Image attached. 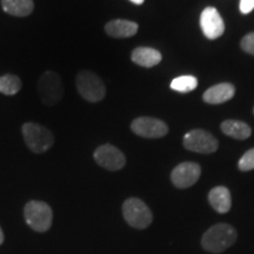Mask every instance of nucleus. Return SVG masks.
<instances>
[{
    "label": "nucleus",
    "mask_w": 254,
    "mask_h": 254,
    "mask_svg": "<svg viewBox=\"0 0 254 254\" xmlns=\"http://www.w3.org/2000/svg\"><path fill=\"white\" fill-rule=\"evenodd\" d=\"M200 174H201V168L198 164L186 161L174 168L171 173V180L178 189H189L198 182Z\"/></svg>",
    "instance_id": "10"
},
{
    "label": "nucleus",
    "mask_w": 254,
    "mask_h": 254,
    "mask_svg": "<svg viewBox=\"0 0 254 254\" xmlns=\"http://www.w3.org/2000/svg\"><path fill=\"white\" fill-rule=\"evenodd\" d=\"M237 240V232L228 224H217L205 232L201 245L211 253H221Z\"/></svg>",
    "instance_id": "1"
},
{
    "label": "nucleus",
    "mask_w": 254,
    "mask_h": 254,
    "mask_svg": "<svg viewBox=\"0 0 254 254\" xmlns=\"http://www.w3.org/2000/svg\"><path fill=\"white\" fill-rule=\"evenodd\" d=\"M25 144L34 153H44L55 144V136L46 127L36 123H26L23 126Z\"/></svg>",
    "instance_id": "3"
},
{
    "label": "nucleus",
    "mask_w": 254,
    "mask_h": 254,
    "mask_svg": "<svg viewBox=\"0 0 254 254\" xmlns=\"http://www.w3.org/2000/svg\"><path fill=\"white\" fill-rule=\"evenodd\" d=\"M37 91L41 103L47 106H56L64 97L62 78L57 72L45 71L38 80Z\"/></svg>",
    "instance_id": "2"
},
{
    "label": "nucleus",
    "mask_w": 254,
    "mask_h": 254,
    "mask_svg": "<svg viewBox=\"0 0 254 254\" xmlns=\"http://www.w3.org/2000/svg\"><path fill=\"white\" fill-rule=\"evenodd\" d=\"M240 12L243 14H249L254 9V0H240Z\"/></svg>",
    "instance_id": "22"
},
{
    "label": "nucleus",
    "mask_w": 254,
    "mask_h": 254,
    "mask_svg": "<svg viewBox=\"0 0 254 254\" xmlns=\"http://www.w3.org/2000/svg\"><path fill=\"white\" fill-rule=\"evenodd\" d=\"M131 128L136 135L152 139L161 138L168 133V127L163 120L151 117H140L134 119Z\"/></svg>",
    "instance_id": "9"
},
{
    "label": "nucleus",
    "mask_w": 254,
    "mask_h": 254,
    "mask_svg": "<svg viewBox=\"0 0 254 254\" xmlns=\"http://www.w3.org/2000/svg\"><path fill=\"white\" fill-rule=\"evenodd\" d=\"M129 1H132L133 4H135V5H141L145 0H129Z\"/></svg>",
    "instance_id": "23"
},
{
    "label": "nucleus",
    "mask_w": 254,
    "mask_h": 254,
    "mask_svg": "<svg viewBox=\"0 0 254 254\" xmlns=\"http://www.w3.org/2000/svg\"><path fill=\"white\" fill-rule=\"evenodd\" d=\"M218 140L214 135L200 128L192 129L184 136V146L186 150L195 153H213L218 150Z\"/></svg>",
    "instance_id": "7"
},
{
    "label": "nucleus",
    "mask_w": 254,
    "mask_h": 254,
    "mask_svg": "<svg viewBox=\"0 0 254 254\" xmlns=\"http://www.w3.org/2000/svg\"><path fill=\"white\" fill-rule=\"evenodd\" d=\"M200 27L202 33L208 39L214 40L224 34L225 24L217 8L206 7L200 15Z\"/></svg>",
    "instance_id": "11"
},
{
    "label": "nucleus",
    "mask_w": 254,
    "mask_h": 254,
    "mask_svg": "<svg viewBox=\"0 0 254 254\" xmlns=\"http://www.w3.org/2000/svg\"><path fill=\"white\" fill-rule=\"evenodd\" d=\"M196 86H198V79L193 75H182V77L174 78L171 82V88L180 93H189V92L194 91Z\"/></svg>",
    "instance_id": "19"
},
{
    "label": "nucleus",
    "mask_w": 254,
    "mask_h": 254,
    "mask_svg": "<svg viewBox=\"0 0 254 254\" xmlns=\"http://www.w3.org/2000/svg\"><path fill=\"white\" fill-rule=\"evenodd\" d=\"M221 131L224 134L238 139V140H245L252 134V128L246 123L232 119L225 120L221 124Z\"/></svg>",
    "instance_id": "16"
},
{
    "label": "nucleus",
    "mask_w": 254,
    "mask_h": 254,
    "mask_svg": "<svg viewBox=\"0 0 254 254\" xmlns=\"http://www.w3.org/2000/svg\"><path fill=\"white\" fill-rule=\"evenodd\" d=\"M132 62L141 67H153L157 66L163 59V56L159 51L152 47H136L132 52Z\"/></svg>",
    "instance_id": "15"
},
{
    "label": "nucleus",
    "mask_w": 254,
    "mask_h": 254,
    "mask_svg": "<svg viewBox=\"0 0 254 254\" xmlns=\"http://www.w3.org/2000/svg\"><path fill=\"white\" fill-rule=\"evenodd\" d=\"M2 241H4V233H2L1 227H0V245L2 244Z\"/></svg>",
    "instance_id": "24"
},
{
    "label": "nucleus",
    "mask_w": 254,
    "mask_h": 254,
    "mask_svg": "<svg viewBox=\"0 0 254 254\" xmlns=\"http://www.w3.org/2000/svg\"><path fill=\"white\" fill-rule=\"evenodd\" d=\"M77 90L81 98L90 103H99L106 95V88L101 79L91 71H81L75 78Z\"/></svg>",
    "instance_id": "5"
},
{
    "label": "nucleus",
    "mask_w": 254,
    "mask_h": 254,
    "mask_svg": "<svg viewBox=\"0 0 254 254\" xmlns=\"http://www.w3.org/2000/svg\"><path fill=\"white\" fill-rule=\"evenodd\" d=\"M234 93H236V88L233 85L228 84V82H221V84L209 87L202 95V98H204L205 103L218 105L231 100L234 97Z\"/></svg>",
    "instance_id": "12"
},
{
    "label": "nucleus",
    "mask_w": 254,
    "mask_h": 254,
    "mask_svg": "<svg viewBox=\"0 0 254 254\" xmlns=\"http://www.w3.org/2000/svg\"><path fill=\"white\" fill-rule=\"evenodd\" d=\"M24 217L32 230L43 233L49 231L52 225L53 212L46 202L33 200L25 206Z\"/></svg>",
    "instance_id": "4"
},
{
    "label": "nucleus",
    "mask_w": 254,
    "mask_h": 254,
    "mask_svg": "<svg viewBox=\"0 0 254 254\" xmlns=\"http://www.w3.org/2000/svg\"><path fill=\"white\" fill-rule=\"evenodd\" d=\"M208 201L218 213H227L232 206L230 190L225 186L214 187V189H212L211 192L208 193Z\"/></svg>",
    "instance_id": "14"
},
{
    "label": "nucleus",
    "mask_w": 254,
    "mask_h": 254,
    "mask_svg": "<svg viewBox=\"0 0 254 254\" xmlns=\"http://www.w3.org/2000/svg\"><path fill=\"white\" fill-rule=\"evenodd\" d=\"M21 88L20 78L14 74H5L0 77V93L5 95L17 94Z\"/></svg>",
    "instance_id": "18"
},
{
    "label": "nucleus",
    "mask_w": 254,
    "mask_h": 254,
    "mask_svg": "<svg viewBox=\"0 0 254 254\" xmlns=\"http://www.w3.org/2000/svg\"><path fill=\"white\" fill-rule=\"evenodd\" d=\"M138 24L125 19H116L105 25V31L112 38H129L138 32Z\"/></svg>",
    "instance_id": "13"
},
{
    "label": "nucleus",
    "mask_w": 254,
    "mask_h": 254,
    "mask_svg": "<svg viewBox=\"0 0 254 254\" xmlns=\"http://www.w3.org/2000/svg\"><path fill=\"white\" fill-rule=\"evenodd\" d=\"M238 167H239L240 171H244V172L254 170V148L247 151L246 153L240 158L239 163H238Z\"/></svg>",
    "instance_id": "20"
},
{
    "label": "nucleus",
    "mask_w": 254,
    "mask_h": 254,
    "mask_svg": "<svg viewBox=\"0 0 254 254\" xmlns=\"http://www.w3.org/2000/svg\"><path fill=\"white\" fill-rule=\"evenodd\" d=\"M94 160L109 171H119L126 164V158L123 152L110 144L101 145L95 150Z\"/></svg>",
    "instance_id": "8"
},
{
    "label": "nucleus",
    "mask_w": 254,
    "mask_h": 254,
    "mask_svg": "<svg viewBox=\"0 0 254 254\" xmlns=\"http://www.w3.org/2000/svg\"><path fill=\"white\" fill-rule=\"evenodd\" d=\"M123 214L129 226L144 230L153 220L151 209L144 201L138 198L127 199L123 205Z\"/></svg>",
    "instance_id": "6"
},
{
    "label": "nucleus",
    "mask_w": 254,
    "mask_h": 254,
    "mask_svg": "<svg viewBox=\"0 0 254 254\" xmlns=\"http://www.w3.org/2000/svg\"><path fill=\"white\" fill-rule=\"evenodd\" d=\"M6 13L14 17H27L34 8L33 0H1Z\"/></svg>",
    "instance_id": "17"
},
{
    "label": "nucleus",
    "mask_w": 254,
    "mask_h": 254,
    "mask_svg": "<svg viewBox=\"0 0 254 254\" xmlns=\"http://www.w3.org/2000/svg\"><path fill=\"white\" fill-rule=\"evenodd\" d=\"M241 49L250 55L254 56V32L249 33L241 39Z\"/></svg>",
    "instance_id": "21"
}]
</instances>
